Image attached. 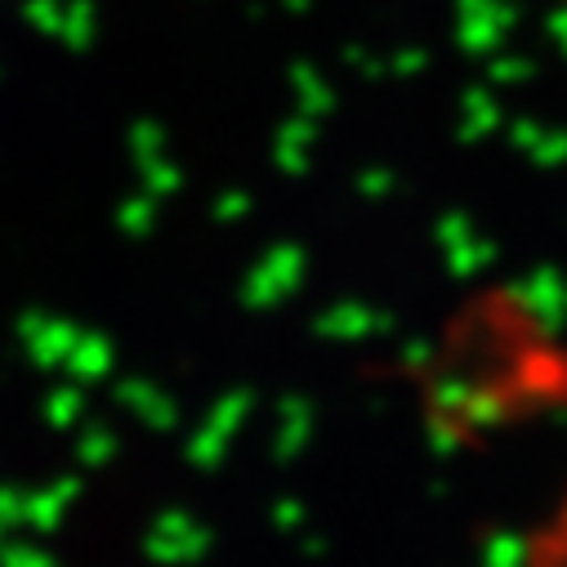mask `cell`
<instances>
[{
    "instance_id": "6da1fadb",
    "label": "cell",
    "mask_w": 567,
    "mask_h": 567,
    "mask_svg": "<svg viewBox=\"0 0 567 567\" xmlns=\"http://www.w3.org/2000/svg\"><path fill=\"white\" fill-rule=\"evenodd\" d=\"M523 558L549 563V567H567V483L558 487V501L527 527Z\"/></svg>"
}]
</instances>
